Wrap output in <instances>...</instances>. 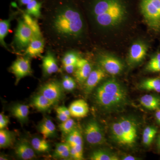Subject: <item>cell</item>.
<instances>
[{"mask_svg":"<svg viewBox=\"0 0 160 160\" xmlns=\"http://www.w3.org/2000/svg\"><path fill=\"white\" fill-rule=\"evenodd\" d=\"M148 46L142 42H135L129 49L128 61L129 65H136L141 62L146 57Z\"/></svg>","mask_w":160,"mask_h":160,"instance_id":"11","label":"cell"},{"mask_svg":"<svg viewBox=\"0 0 160 160\" xmlns=\"http://www.w3.org/2000/svg\"><path fill=\"white\" fill-rule=\"evenodd\" d=\"M137 159V158L131 155L126 156L122 158V160H135Z\"/></svg>","mask_w":160,"mask_h":160,"instance_id":"44","label":"cell"},{"mask_svg":"<svg viewBox=\"0 0 160 160\" xmlns=\"http://www.w3.org/2000/svg\"><path fill=\"white\" fill-rule=\"evenodd\" d=\"M106 75V72L100 66L92 70L85 82V91L87 94L90 93Z\"/></svg>","mask_w":160,"mask_h":160,"instance_id":"12","label":"cell"},{"mask_svg":"<svg viewBox=\"0 0 160 160\" xmlns=\"http://www.w3.org/2000/svg\"><path fill=\"white\" fill-rule=\"evenodd\" d=\"M155 117L158 122L160 124V109L157 110L155 113Z\"/></svg>","mask_w":160,"mask_h":160,"instance_id":"46","label":"cell"},{"mask_svg":"<svg viewBox=\"0 0 160 160\" xmlns=\"http://www.w3.org/2000/svg\"><path fill=\"white\" fill-rule=\"evenodd\" d=\"M23 20L32 31L33 35V38H43L37 22L32 17L31 15L27 13H24L23 14Z\"/></svg>","mask_w":160,"mask_h":160,"instance_id":"24","label":"cell"},{"mask_svg":"<svg viewBox=\"0 0 160 160\" xmlns=\"http://www.w3.org/2000/svg\"><path fill=\"white\" fill-rule=\"evenodd\" d=\"M80 58L78 55L73 51H69L66 52L63 57L62 63L63 66L66 65L76 64Z\"/></svg>","mask_w":160,"mask_h":160,"instance_id":"33","label":"cell"},{"mask_svg":"<svg viewBox=\"0 0 160 160\" xmlns=\"http://www.w3.org/2000/svg\"><path fill=\"white\" fill-rule=\"evenodd\" d=\"M59 127L62 133L67 136L75 129V122L74 120L70 118L67 121L62 122Z\"/></svg>","mask_w":160,"mask_h":160,"instance_id":"32","label":"cell"},{"mask_svg":"<svg viewBox=\"0 0 160 160\" xmlns=\"http://www.w3.org/2000/svg\"><path fill=\"white\" fill-rule=\"evenodd\" d=\"M57 116L60 121L62 122H65L67 120L71 118L70 117L68 116L67 115L65 114L58 108L56 109Z\"/></svg>","mask_w":160,"mask_h":160,"instance_id":"39","label":"cell"},{"mask_svg":"<svg viewBox=\"0 0 160 160\" xmlns=\"http://www.w3.org/2000/svg\"><path fill=\"white\" fill-rule=\"evenodd\" d=\"M41 3L34 0L26 5V13L36 18H40L41 16Z\"/></svg>","mask_w":160,"mask_h":160,"instance_id":"30","label":"cell"},{"mask_svg":"<svg viewBox=\"0 0 160 160\" xmlns=\"http://www.w3.org/2000/svg\"><path fill=\"white\" fill-rule=\"evenodd\" d=\"M64 68L65 71L67 73L71 74V73L74 72L75 71L76 69V64L66 65V66H64Z\"/></svg>","mask_w":160,"mask_h":160,"instance_id":"41","label":"cell"},{"mask_svg":"<svg viewBox=\"0 0 160 160\" xmlns=\"http://www.w3.org/2000/svg\"><path fill=\"white\" fill-rule=\"evenodd\" d=\"M92 13L100 27L113 28L125 20L126 10L120 0H97L92 7Z\"/></svg>","mask_w":160,"mask_h":160,"instance_id":"2","label":"cell"},{"mask_svg":"<svg viewBox=\"0 0 160 160\" xmlns=\"http://www.w3.org/2000/svg\"><path fill=\"white\" fill-rule=\"evenodd\" d=\"M12 114L21 122H26L29 114V107L24 104L15 105L11 109Z\"/></svg>","mask_w":160,"mask_h":160,"instance_id":"19","label":"cell"},{"mask_svg":"<svg viewBox=\"0 0 160 160\" xmlns=\"http://www.w3.org/2000/svg\"><path fill=\"white\" fill-rule=\"evenodd\" d=\"M85 135L87 142L92 145H102L105 142V136L102 127L96 121L92 120L86 124Z\"/></svg>","mask_w":160,"mask_h":160,"instance_id":"6","label":"cell"},{"mask_svg":"<svg viewBox=\"0 0 160 160\" xmlns=\"http://www.w3.org/2000/svg\"><path fill=\"white\" fill-rule=\"evenodd\" d=\"M61 84L64 90L67 91H72L76 87L75 81L68 75L64 76Z\"/></svg>","mask_w":160,"mask_h":160,"instance_id":"34","label":"cell"},{"mask_svg":"<svg viewBox=\"0 0 160 160\" xmlns=\"http://www.w3.org/2000/svg\"><path fill=\"white\" fill-rule=\"evenodd\" d=\"M44 46L43 38H33L25 49V54L29 57H39L44 50Z\"/></svg>","mask_w":160,"mask_h":160,"instance_id":"15","label":"cell"},{"mask_svg":"<svg viewBox=\"0 0 160 160\" xmlns=\"http://www.w3.org/2000/svg\"><path fill=\"white\" fill-rule=\"evenodd\" d=\"M150 61L152 62H160V52L152 56Z\"/></svg>","mask_w":160,"mask_h":160,"instance_id":"43","label":"cell"},{"mask_svg":"<svg viewBox=\"0 0 160 160\" xmlns=\"http://www.w3.org/2000/svg\"><path fill=\"white\" fill-rule=\"evenodd\" d=\"M98 62L99 66L102 68L106 73L112 75L119 74L124 68V65L122 61L110 54L100 55L98 58Z\"/></svg>","mask_w":160,"mask_h":160,"instance_id":"5","label":"cell"},{"mask_svg":"<svg viewBox=\"0 0 160 160\" xmlns=\"http://www.w3.org/2000/svg\"><path fill=\"white\" fill-rule=\"evenodd\" d=\"M64 89L62 84L57 81H51L42 86L40 93L55 104L63 98Z\"/></svg>","mask_w":160,"mask_h":160,"instance_id":"10","label":"cell"},{"mask_svg":"<svg viewBox=\"0 0 160 160\" xmlns=\"http://www.w3.org/2000/svg\"><path fill=\"white\" fill-rule=\"evenodd\" d=\"M31 145L35 151L39 152H46L49 151L50 146L45 138H33L31 141Z\"/></svg>","mask_w":160,"mask_h":160,"instance_id":"26","label":"cell"},{"mask_svg":"<svg viewBox=\"0 0 160 160\" xmlns=\"http://www.w3.org/2000/svg\"><path fill=\"white\" fill-rule=\"evenodd\" d=\"M94 96L98 106L109 112L121 111L128 102L127 90L114 78L103 82L96 89Z\"/></svg>","mask_w":160,"mask_h":160,"instance_id":"1","label":"cell"},{"mask_svg":"<svg viewBox=\"0 0 160 160\" xmlns=\"http://www.w3.org/2000/svg\"><path fill=\"white\" fill-rule=\"evenodd\" d=\"M119 120L125 136L126 146H134L138 138L137 122L134 119L129 117L122 118Z\"/></svg>","mask_w":160,"mask_h":160,"instance_id":"8","label":"cell"},{"mask_svg":"<svg viewBox=\"0 0 160 160\" xmlns=\"http://www.w3.org/2000/svg\"><path fill=\"white\" fill-rule=\"evenodd\" d=\"M88 62L87 60L85 59L81 58H80L78 60L77 62L76 63V69L77 68H80L85 65L86 63Z\"/></svg>","mask_w":160,"mask_h":160,"instance_id":"42","label":"cell"},{"mask_svg":"<svg viewBox=\"0 0 160 160\" xmlns=\"http://www.w3.org/2000/svg\"><path fill=\"white\" fill-rule=\"evenodd\" d=\"M32 103L35 108L40 111H46L54 105V103L41 93L34 97Z\"/></svg>","mask_w":160,"mask_h":160,"instance_id":"20","label":"cell"},{"mask_svg":"<svg viewBox=\"0 0 160 160\" xmlns=\"http://www.w3.org/2000/svg\"><path fill=\"white\" fill-rule=\"evenodd\" d=\"M43 72L46 75L49 76L56 73L58 71L57 61L52 52H47L42 59Z\"/></svg>","mask_w":160,"mask_h":160,"instance_id":"16","label":"cell"},{"mask_svg":"<svg viewBox=\"0 0 160 160\" xmlns=\"http://www.w3.org/2000/svg\"><path fill=\"white\" fill-rule=\"evenodd\" d=\"M0 159L1 160H7L6 159V157H4L3 156H1V157H0Z\"/></svg>","mask_w":160,"mask_h":160,"instance_id":"48","label":"cell"},{"mask_svg":"<svg viewBox=\"0 0 160 160\" xmlns=\"http://www.w3.org/2000/svg\"><path fill=\"white\" fill-rule=\"evenodd\" d=\"M39 130L44 138L46 139L54 136L56 134V128L51 120L47 119L40 124Z\"/></svg>","mask_w":160,"mask_h":160,"instance_id":"18","label":"cell"},{"mask_svg":"<svg viewBox=\"0 0 160 160\" xmlns=\"http://www.w3.org/2000/svg\"><path fill=\"white\" fill-rule=\"evenodd\" d=\"M147 71L151 72H160V62L149 61L146 67Z\"/></svg>","mask_w":160,"mask_h":160,"instance_id":"37","label":"cell"},{"mask_svg":"<svg viewBox=\"0 0 160 160\" xmlns=\"http://www.w3.org/2000/svg\"><path fill=\"white\" fill-rule=\"evenodd\" d=\"M10 26V19L1 20L0 21V42L3 47L6 48L5 39L7 36Z\"/></svg>","mask_w":160,"mask_h":160,"instance_id":"31","label":"cell"},{"mask_svg":"<svg viewBox=\"0 0 160 160\" xmlns=\"http://www.w3.org/2000/svg\"><path fill=\"white\" fill-rule=\"evenodd\" d=\"M34 0H19L20 4L22 5H27Z\"/></svg>","mask_w":160,"mask_h":160,"instance_id":"45","label":"cell"},{"mask_svg":"<svg viewBox=\"0 0 160 160\" xmlns=\"http://www.w3.org/2000/svg\"><path fill=\"white\" fill-rule=\"evenodd\" d=\"M34 149L28 141L23 139L20 141L16 146V154L22 160L33 159L36 158Z\"/></svg>","mask_w":160,"mask_h":160,"instance_id":"13","label":"cell"},{"mask_svg":"<svg viewBox=\"0 0 160 160\" xmlns=\"http://www.w3.org/2000/svg\"><path fill=\"white\" fill-rule=\"evenodd\" d=\"M66 142L71 147L83 145L82 137L80 130L76 128L67 135Z\"/></svg>","mask_w":160,"mask_h":160,"instance_id":"27","label":"cell"},{"mask_svg":"<svg viewBox=\"0 0 160 160\" xmlns=\"http://www.w3.org/2000/svg\"><path fill=\"white\" fill-rule=\"evenodd\" d=\"M54 157L55 158H58L63 159H67L69 158H71V156H70V150L63 152L57 155L56 156Z\"/></svg>","mask_w":160,"mask_h":160,"instance_id":"40","label":"cell"},{"mask_svg":"<svg viewBox=\"0 0 160 160\" xmlns=\"http://www.w3.org/2000/svg\"><path fill=\"white\" fill-rule=\"evenodd\" d=\"M72 117L76 118L85 117L89 112V106L83 99L76 100L70 104L69 107Z\"/></svg>","mask_w":160,"mask_h":160,"instance_id":"14","label":"cell"},{"mask_svg":"<svg viewBox=\"0 0 160 160\" xmlns=\"http://www.w3.org/2000/svg\"><path fill=\"white\" fill-rule=\"evenodd\" d=\"M10 69L15 77L16 84L23 78L31 75L32 72L29 57L18 58L12 63Z\"/></svg>","mask_w":160,"mask_h":160,"instance_id":"9","label":"cell"},{"mask_svg":"<svg viewBox=\"0 0 160 160\" xmlns=\"http://www.w3.org/2000/svg\"><path fill=\"white\" fill-rule=\"evenodd\" d=\"M158 149L160 150V134L158 137L157 142Z\"/></svg>","mask_w":160,"mask_h":160,"instance_id":"47","label":"cell"},{"mask_svg":"<svg viewBox=\"0 0 160 160\" xmlns=\"http://www.w3.org/2000/svg\"><path fill=\"white\" fill-rule=\"evenodd\" d=\"M92 160H118L116 155L104 149H98L92 153L90 157Z\"/></svg>","mask_w":160,"mask_h":160,"instance_id":"23","label":"cell"},{"mask_svg":"<svg viewBox=\"0 0 160 160\" xmlns=\"http://www.w3.org/2000/svg\"><path fill=\"white\" fill-rule=\"evenodd\" d=\"M157 133V129L153 126H148L144 129L143 132L142 142L145 146H148L153 141Z\"/></svg>","mask_w":160,"mask_h":160,"instance_id":"29","label":"cell"},{"mask_svg":"<svg viewBox=\"0 0 160 160\" xmlns=\"http://www.w3.org/2000/svg\"><path fill=\"white\" fill-rule=\"evenodd\" d=\"M140 88L148 91L160 92V78H152L144 80L141 83Z\"/></svg>","mask_w":160,"mask_h":160,"instance_id":"25","label":"cell"},{"mask_svg":"<svg viewBox=\"0 0 160 160\" xmlns=\"http://www.w3.org/2000/svg\"><path fill=\"white\" fill-rule=\"evenodd\" d=\"M52 27L59 36L70 39L81 36L84 29V23L78 10L66 6L57 12L52 21Z\"/></svg>","mask_w":160,"mask_h":160,"instance_id":"3","label":"cell"},{"mask_svg":"<svg viewBox=\"0 0 160 160\" xmlns=\"http://www.w3.org/2000/svg\"><path fill=\"white\" fill-rule=\"evenodd\" d=\"M92 70V69L91 65L88 62L82 67L77 68L76 69L74 72V76L76 80L80 84L85 83Z\"/></svg>","mask_w":160,"mask_h":160,"instance_id":"22","label":"cell"},{"mask_svg":"<svg viewBox=\"0 0 160 160\" xmlns=\"http://www.w3.org/2000/svg\"><path fill=\"white\" fill-rule=\"evenodd\" d=\"M13 141L12 133L6 129H0V148H6L12 144Z\"/></svg>","mask_w":160,"mask_h":160,"instance_id":"28","label":"cell"},{"mask_svg":"<svg viewBox=\"0 0 160 160\" xmlns=\"http://www.w3.org/2000/svg\"><path fill=\"white\" fill-rule=\"evenodd\" d=\"M83 145L71 147L70 156L73 159L82 160L83 158Z\"/></svg>","mask_w":160,"mask_h":160,"instance_id":"35","label":"cell"},{"mask_svg":"<svg viewBox=\"0 0 160 160\" xmlns=\"http://www.w3.org/2000/svg\"><path fill=\"white\" fill-rule=\"evenodd\" d=\"M33 37V33L29 26L24 20H20L14 35V42L17 47L20 49H26Z\"/></svg>","mask_w":160,"mask_h":160,"instance_id":"7","label":"cell"},{"mask_svg":"<svg viewBox=\"0 0 160 160\" xmlns=\"http://www.w3.org/2000/svg\"><path fill=\"white\" fill-rule=\"evenodd\" d=\"M111 132L112 138L116 142L122 146H126L125 136L119 120L112 124Z\"/></svg>","mask_w":160,"mask_h":160,"instance_id":"21","label":"cell"},{"mask_svg":"<svg viewBox=\"0 0 160 160\" xmlns=\"http://www.w3.org/2000/svg\"><path fill=\"white\" fill-rule=\"evenodd\" d=\"M141 105L147 109L157 110L160 109V97L152 94H146L140 98Z\"/></svg>","mask_w":160,"mask_h":160,"instance_id":"17","label":"cell"},{"mask_svg":"<svg viewBox=\"0 0 160 160\" xmlns=\"http://www.w3.org/2000/svg\"><path fill=\"white\" fill-rule=\"evenodd\" d=\"M70 149H71V146L67 142L65 143H58L57 144L56 146L55 150L53 155L55 156L63 152L70 150Z\"/></svg>","mask_w":160,"mask_h":160,"instance_id":"36","label":"cell"},{"mask_svg":"<svg viewBox=\"0 0 160 160\" xmlns=\"http://www.w3.org/2000/svg\"><path fill=\"white\" fill-rule=\"evenodd\" d=\"M140 7L149 28L160 32V0H141Z\"/></svg>","mask_w":160,"mask_h":160,"instance_id":"4","label":"cell"},{"mask_svg":"<svg viewBox=\"0 0 160 160\" xmlns=\"http://www.w3.org/2000/svg\"><path fill=\"white\" fill-rule=\"evenodd\" d=\"M9 123V119L8 117L1 113L0 114V129H5Z\"/></svg>","mask_w":160,"mask_h":160,"instance_id":"38","label":"cell"}]
</instances>
